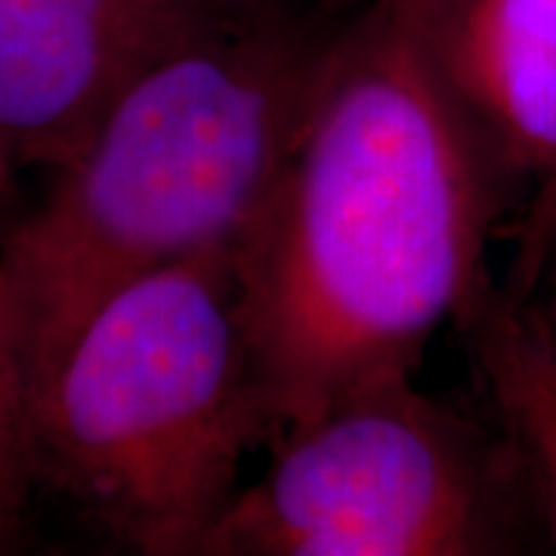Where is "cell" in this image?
<instances>
[{
  "instance_id": "obj_1",
  "label": "cell",
  "mask_w": 556,
  "mask_h": 556,
  "mask_svg": "<svg viewBox=\"0 0 556 556\" xmlns=\"http://www.w3.org/2000/svg\"><path fill=\"white\" fill-rule=\"evenodd\" d=\"M507 214L405 3H358L236 244L273 439L365 383L415 375L489 278Z\"/></svg>"
},
{
  "instance_id": "obj_2",
  "label": "cell",
  "mask_w": 556,
  "mask_h": 556,
  "mask_svg": "<svg viewBox=\"0 0 556 556\" xmlns=\"http://www.w3.org/2000/svg\"><path fill=\"white\" fill-rule=\"evenodd\" d=\"M353 10L244 0L124 87L43 201L0 239L31 390L102 300L239 244Z\"/></svg>"
},
{
  "instance_id": "obj_3",
  "label": "cell",
  "mask_w": 556,
  "mask_h": 556,
  "mask_svg": "<svg viewBox=\"0 0 556 556\" xmlns=\"http://www.w3.org/2000/svg\"><path fill=\"white\" fill-rule=\"evenodd\" d=\"M269 439L236 244L102 300L28 399L31 479L146 556L199 554Z\"/></svg>"
},
{
  "instance_id": "obj_4",
  "label": "cell",
  "mask_w": 556,
  "mask_h": 556,
  "mask_svg": "<svg viewBox=\"0 0 556 556\" xmlns=\"http://www.w3.org/2000/svg\"><path fill=\"white\" fill-rule=\"evenodd\" d=\"M266 448L195 556L507 554L532 507L510 445L415 375L365 383Z\"/></svg>"
},
{
  "instance_id": "obj_5",
  "label": "cell",
  "mask_w": 556,
  "mask_h": 556,
  "mask_svg": "<svg viewBox=\"0 0 556 556\" xmlns=\"http://www.w3.org/2000/svg\"><path fill=\"white\" fill-rule=\"evenodd\" d=\"M244 0H0V201L56 174L167 50Z\"/></svg>"
},
{
  "instance_id": "obj_6",
  "label": "cell",
  "mask_w": 556,
  "mask_h": 556,
  "mask_svg": "<svg viewBox=\"0 0 556 556\" xmlns=\"http://www.w3.org/2000/svg\"><path fill=\"white\" fill-rule=\"evenodd\" d=\"M402 3L517 214V260L504 285L535 294L556 244V0Z\"/></svg>"
},
{
  "instance_id": "obj_7",
  "label": "cell",
  "mask_w": 556,
  "mask_h": 556,
  "mask_svg": "<svg viewBox=\"0 0 556 556\" xmlns=\"http://www.w3.org/2000/svg\"><path fill=\"white\" fill-rule=\"evenodd\" d=\"M455 325L517 457L532 510L556 544V321L541 300L489 276Z\"/></svg>"
},
{
  "instance_id": "obj_8",
  "label": "cell",
  "mask_w": 556,
  "mask_h": 556,
  "mask_svg": "<svg viewBox=\"0 0 556 556\" xmlns=\"http://www.w3.org/2000/svg\"><path fill=\"white\" fill-rule=\"evenodd\" d=\"M28 368L20 328L0 285V510L16 514L25 485L31 482L28 460Z\"/></svg>"
},
{
  "instance_id": "obj_9",
  "label": "cell",
  "mask_w": 556,
  "mask_h": 556,
  "mask_svg": "<svg viewBox=\"0 0 556 556\" xmlns=\"http://www.w3.org/2000/svg\"><path fill=\"white\" fill-rule=\"evenodd\" d=\"M529 298L541 300V306H544V309L551 313V318L556 321V269L551 273V276L544 278L541 285H538V291L535 294H529Z\"/></svg>"
},
{
  "instance_id": "obj_10",
  "label": "cell",
  "mask_w": 556,
  "mask_h": 556,
  "mask_svg": "<svg viewBox=\"0 0 556 556\" xmlns=\"http://www.w3.org/2000/svg\"><path fill=\"white\" fill-rule=\"evenodd\" d=\"M13 219L7 217V204L0 201V239H3V232H7V226H10Z\"/></svg>"
},
{
  "instance_id": "obj_11",
  "label": "cell",
  "mask_w": 556,
  "mask_h": 556,
  "mask_svg": "<svg viewBox=\"0 0 556 556\" xmlns=\"http://www.w3.org/2000/svg\"><path fill=\"white\" fill-rule=\"evenodd\" d=\"M554 269H556V244H554V254H551V260H547V269H544V276H541V281L551 276ZM541 281H538V285H541ZM535 291H538V288H535Z\"/></svg>"
},
{
  "instance_id": "obj_12",
  "label": "cell",
  "mask_w": 556,
  "mask_h": 556,
  "mask_svg": "<svg viewBox=\"0 0 556 556\" xmlns=\"http://www.w3.org/2000/svg\"><path fill=\"white\" fill-rule=\"evenodd\" d=\"M331 3H340V7H358V3H365V0H331Z\"/></svg>"
},
{
  "instance_id": "obj_13",
  "label": "cell",
  "mask_w": 556,
  "mask_h": 556,
  "mask_svg": "<svg viewBox=\"0 0 556 556\" xmlns=\"http://www.w3.org/2000/svg\"><path fill=\"white\" fill-rule=\"evenodd\" d=\"M10 514H3V510H0V535H3V529H7V522H10Z\"/></svg>"
}]
</instances>
